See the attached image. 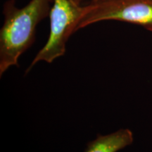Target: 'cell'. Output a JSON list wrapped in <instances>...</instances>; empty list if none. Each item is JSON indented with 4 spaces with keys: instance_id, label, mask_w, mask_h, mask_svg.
<instances>
[{
    "instance_id": "obj_1",
    "label": "cell",
    "mask_w": 152,
    "mask_h": 152,
    "mask_svg": "<svg viewBox=\"0 0 152 152\" xmlns=\"http://www.w3.org/2000/svg\"><path fill=\"white\" fill-rule=\"evenodd\" d=\"M51 0H31L18 9L15 0L4 6V24L0 31V76L18 66L20 56L33 45L37 26L49 16Z\"/></svg>"
},
{
    "instance_id": "obj_2",
    "label": "cell",
    "mask_w": 152,
    "mask_h": 152,
    "mask_svg": "<svg viewBox=\"0 0 152 152\" xmlns=\"http://www.w3.org/2000/svg\"><path fill=\"white\" fill-rule=\"evenodd\" d=\"M105 20L141 26L152 32V0H99L82 7L76 31Z\"/></svg>"
},
{
    "instance_id": "obj_3",
    "label": "cell",
    "mask_w": 152,
    "mask_h": 152,
    "mask_svg": "<svg viewBox=\"0 0 152 152\" xmlns=\"http://www.w3.org/2000/svg\"><path fill=\"white\" fill-rule=\"evenodd\" d=\"M81 13V5L74 4L69 0H54L49 13L50 33L48 39L34 58L26 74L37 63L51 64L65 54L66 43L72 34L76 32Z\"/></svg>"
},
{
    "instance_id": "obj_4",
    "label": "cell",
    "mask_w": 152,
    "mask_h": 152,
    "mask_svg": "<svg viewBox=\"0 0 152 152\" xmlns=\"http://www.w3.org/2000/svg\"><path fill=\"white\" fill-rule=\"evenodd\" d=\"M134 137L129 129H121L111 134L102 135L87 144L84 152H118L132 144Z\"/></svg>"
},
{
    "instance_id": "obj_5",
    "label": "cell",
    "mask_w": 152,
    "mask_h": 152,
    "mask_svg": "<svg viewBox=\"0 0 152 152\" xmlns=\"http://www.w3.org/2000/svg\"><path fill=\"white\" fill-rule=\"evenodd\" d=\"M69 1H71L72 3H73L75 5H80V3H81V0H69Z\"/></svg>"
},
{
    "instance_id": "obj_6",
    "label": "cell",
    "mask_w": 152,
    "mask_h": 152,
    "mask_svg": "<svg viewBox=\"0 0 152 152\" xmlns=\"http://www.w3.org/2000/svg\"><path fill=\"white\" fill-rule=\"evenodd\" d=\"M99 1V0H91V1Z\"/></svg>"
}]
</instances>
